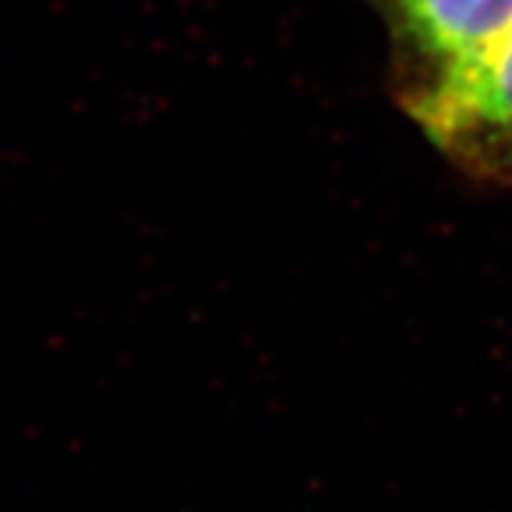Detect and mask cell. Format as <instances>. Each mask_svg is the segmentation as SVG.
Masks as SVG:
<instances>
[{
	"label": "cell",
	"mask_w": 512,
	"mask_h": 512,
	"mask_svg": "<svg viewBox=\"0 0 512 512\" xmlns=\"http://www.w3.org/2000/svg\"><path fill=\"white\" fill-rule=\"evenodd\" d=\"M393 52V92L413 114L456 86L512 29V0H373Z\"/></svg>",
	"instance_id": "cell-1"
},
{
	"label": "cell",
	"mask_w": 512,
	"mask_h": 512,
	"mask_svg": "<svg viewBox=\"0 0 512 512\" xmlns=\"http://www.w3.org/2000/svg\"><path fill=\"white\" fill-rule=\"evenodd\" d=\"M464 174L512 180V29L447 92L407 114Z\"/></svg>",
	"instance_id": "cell-2"
}]
</instances>
